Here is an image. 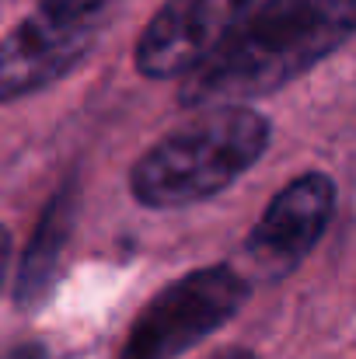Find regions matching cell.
I'll return each instance as SVG.
<instances>
[{
	"label": "cell",
	"mask_w": 356,
	"mask_h": 359,
	"mask_svg": "<svg viewBox=\"0 0 356 359\" xmlns=\"http://www.w3.org/2000/svg\"><path fill=\"white\" fill-rule=\"evenodd\" d=\"M356 32V0H262L235 35L185 77L178 105L220 109L265 98L339 53Z\"/></svg>",
	"instance_id": "obj_1"
},
{
	"label": "cell",
	"mask_w": 356,
	"mask_h": 359,
	"mask_svg": "<svg viewBox=\"0 0 356 359\" xmlns=\"http://www.w3.org/2000/svg\"><path fill=\"white\" fill-rule=\"evenodd\" d=\"M105 18L74 0H39L0 42V105L32 98L63 81L95 49Z\"/></svg>",
	"instance_id": "obj_4"
},
{
	"label": "cell",
	"mask_w": 356,
	"mask_h": 359,
	"mask_svg": "<svg viewBox=\"0 0 356 359\" xmlns=\"http://www.w3.org/2000/svg\"><path fill=\"white\" fill-rule=\"evenodd\" d=\"M251 283L235 265H203L168 283L133 321L119 359H178L248 304Z\"/></svg>",
	"instance_id": "obj_3"
},
{
	"label": "cell",
	"mask_w": 356,
	"mask_h": 359,
	"mask_svg": "<svg viewBox=\"0 0 356 359\" xmlns=\"http://www.w3.org/2000/svg\"><path fill=\"white\" fill-rule=\"evenodd\" d=\"M7 269H11V234H7V227L0 224V290H4Z\"/></svg>",
	"instance_id": "obj_9"
},
{
	"label": "cell",
	"mask_w": 356,
	"mask_h": 359,
	"mask_svg": "<svg viewBox=\"0 0 356 359\" xmlns=\"http://www.w3.org/2000/svg\"><path fill=\"white\" fill-rule=\"evenodd\" d=\"M255 4L258 0H164L136 39V74L147 81L189 77L235 35Z\"/></svg>",
	"instance_id": "obj_6"
},
{
	"label": "cell",
	"mask_w": 356,
	"mask_h": 359,
	"mask_svg": "<svg viewBox=\"0 0 356 359\" xmlns=\"http://www.w3.org/2000/svg\"><path fill=\"white\" fill-rule=\"evenodd\" d=\"M213 359H258L251 349H224V353H217Z\"/></svg>",
	"instance_id": "obj_10"
},
{
	"label": "cell",
	"mask_w": 356,
	"mask_h": 359,
	"mask_svg": "<svg viewBox=\"0 0 356 359\" xmlns=\"http://www.w3.org/2000/svg\"><path fill=\"white\" fill-rule=\"evenodd\" d=\"M272 126L248 105L203 109L161 136L129 168V192L147 210H182L228 192L269 150Z\"/></svg>",
	"instance_id": "obj_2"
},
{
	"label": "cell",
	"mask_w": 356,
	"mask_h": 359,
	"mask_svg": "<svg viewBox=\"0 0 356 359\" xmlns=\"http://www.w3.org/2000/svg\"><path fill=\"white\" fill-rule=\"evenodd\" d=\"M4 359H49V353H46V346H39V342H25V346H14Z\"/></svg>",
	"instance_id": "obj_8"
},
{
	"label": "cell",
	"mask_w": 356,
	"mask_h": 359,
	"mask_svg": "<svg viewBox=\"0 0 356 359\" xmlns=\"http://www.w3.org/2000/svg\"><path fill=\"white\" fill-rule=\"evenodd\" d=\"M77 210H81V189L77 182H63L56 196L46 203L32 241L21 255L18 276H14V307L25 314H35L56 290V279L67 262V248L77 227Z\"/></svg>",
	"instance_id": "obj_7"
},
{
	"label": "cell",
	"mask_w": 356,
	"mask_h": 359,
	"mask_svg": "<svg viewBox=\"0 0 356 359\" xmlns=\"http://www.w3.org/2000/svg\"><path fill=\"white\" fill-rule=\"evenodd\" d=\"M336 182L325 171H308L294 182H286L244 238V265L248 283H279L301 262L315 251V244L325 238L332 217H336Z\"/></svg>",
	"instance_id": "obj_5"
}]
</instances>
